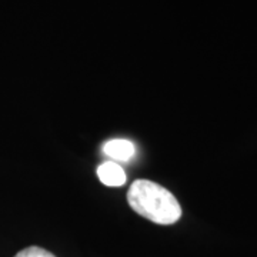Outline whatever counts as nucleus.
Segmentation results:
<instances>
[{"mask_svg":"<svg viewBox=\"0 0 257 257\" xmlns=\"http://www.w3.org/2000/svg\"><path fill=\"white\" fill-rule=\"evenodd\" d=\"M97 177L101 183L109 187H120L126 183V173L114 162H104L97 167Z\"/></svg>","mask_w":257,"mask_h":257,"instance_id":"f03ea898","label":"nucleus"},{"mask_svg":"<svg viewBox=\"0 0 257 257\" xmlns=\"http://www.w3.org/2000/svg\"><path fill=\"white\" fill-rule=\"evenodd\" d=\"M127 203L138 214L157 224H173L182 217V207L173 193L145 179L130 184Z\"/></svg>","mask_w":257,"mask_h":257,"instance_id":"f257e3e1","label":"nucleus"},{"mask_svg":"<svg viewBox=\"0 0 257 257\" xmlns=\"http://www.w3.org/2000/svg\"><path fill=\"white\" fill-rule=\"evenodd\" d=\"M15 257H56L53 253L47 251L45 248L37 247V246H30V247L20 250Z\"/></svg>","mask_w":257,"mask_h":257,"instance_id":"20e7f679","label":"nucleus"},{"mask_svg":"<svg viewBox=\"0 0 257 257\" xmlns=\"http://www.w3.org/2000/svg\"><path fill=\"white\" fill-rule=\"evenodd\" d=\"M103 152H104L106 156H109L113 160L126 162V160H130L133 157L136 149H135V145L130 140L113 139V140H109L107 143H104Z\"/></svg>","mask_w":257,"mask_h":257,"instance_id":"7ed1b4c3","label":"nucleus"}]
</instances>
